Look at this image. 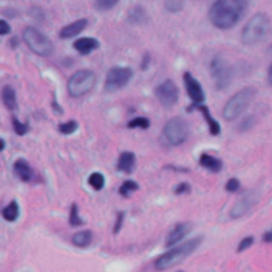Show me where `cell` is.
Instances as JSON below:
<instances>
[{
	"mask_svg": "<svg viewBox=\"0 0 272 272\" xmlns=\"http://www.w3.org/2000/svg\"><path fill=\"white\" fill-rule=\"evenodd\" d=\"M248 0H215L208 11L212 25L220 30L235 27L246 14Z\"/></svg>",
	"mask_w": 272,
	"mask_h": 272,
	"instance_id": "obj_1",
	"label": "cell"
},
{
	"mask_svg": "<svg viewBox=\"0 0 272 272\" xmlns=\"http://www.w3.org/2000/svg\"><path fill=\"white\" fill-rule=\"evenodd\" d=\"M202 241H203V237L197 236L195 238H191V239L185 241L179 247L172 248L171 250L164 253L155 260V263H154L155 269L156 270H167V269L174 267V266L181 264L184 259L188 257L192 252H195L197 249L199 248Z\"/></svg>",
	"mask_w": 272,
	"mask_h": 272,
	"instance_id": "obj_2",
	"label": "cell"
},
{
	"mask_svg": "<svg viewBox=\"0 0 272 272\" xmlns=\"http://www.w3.org/2000/svg\"><path fill=\"white\" fill-rule=\"evenodd\" d=\"M270 28L271 21L267 15L264 13L253 15L241 31V43L246 46H254L262 43L269 34Z\"/></svg>",
	"mask_w": 272,
	"mask_h": 272,
	"instance_id": "obj_3",
	"label": "cell"
},
{
	"mask_svg": "<svg viewBox=\"0 0 272 272\" xmlns=\"http://www.w3.org/2000/svg\"><path fill=\"white\" fill-rule=\"evenodd\" d=\"M255 94H256L255 88L245 87L232 96L225 103L222 111V116L225 120H234L239 116L250 105L253 98L255 97Z\"/></svg>",
	"mask_w": 272,
	"mask_h": 272,
	"instance_id": "obj_4",
	"label": "cell"
},
{
	"mask_svg": "<svg viewBox=\"0 0 272 272\" xmlns=\"http://www.w3.org/2000/svg\"><path fill=\"white\" fill-rule=\"evenodd\" d=\"M22 39L32 52L39 56L47 58L53 53L54 45L52 41L35 28H26L22 32Z\"/></svg>",
	"mask_w": 272,
	"mask_h": 272,
	"instance_id": "obj_5",
	"label": "cell"
},
{
	"mask_svg": "<svg viewBox=\"0 0 272 272\" xmlns=\"http://www.w3.org/2000/svg\"><path fill=\"white\" fill-rule=\"evenodd\" d=\"M96 84V76L92 70H78L67 83V90L71 97L79 98L92 90Z\"/></svg>",
	"mask_w": 272,
	"mask_h": 272,
	"instance_id": "obj_6",
	"label": "cell"
},
{
	"mask_svg": "<svg viewBox=\"0 0 272 272\" xmlns=\"http://www.w3.org/2000/svg\"><path fill=\"white\" fill-rule=\"evenodd\" d=\"M209 71L218 90H223L229 86L234 76L233 68L228 61L222 56L216 55L209 63Z\"/></svg>",
	"mask_w": 272,
	"mask_h": 272,
	"instance_id": "obj_7",
	"label": "cell"
},
{
	"mask_svg": "<svg viewBox=\"0 0 272 272\" xmlns=\"http://www.w3.org/2000/svg\"><path fill=\"white\" fill-rule=\"evenodd\" d=\"M163 135L171 146L182 145L188 137V124L182 118L174 117L165 124Z\"/></svg>",
	"mask_w": 272,
	"mask_h": 272,
	"instance_id": "obj_8",
	"label": "cell"
},
{
	"mask_svg": "<svg viewBox=\"0 0 272 272\" xmlns=\"http://www.w3.org/2000/svg\"><path fill=\"white\" fill-rule=\"evenodd\" d=\"M133 71L129 67H113L109 70L105 79L104 89L109 93H114L127 86L131 81Z\"/></svg>",
	"mask_w": 272,
	"mask_h": 272,
	"instance_id": "obj_9",
	"label": "cell"
},
{
	"mask_svg": "<svg viewBox=\"0 0 272 272\" xmlns=\"http://www.w3.org/2000/svg\"><path fill=\"white\" fill-rule=\"evenodd\" d=\"M155 96L164 107L171 109L178 103L180 90L172 80H166L155 88Z\"/></svg>",
	"mask_w": 272,
	"mask_h": 272,
	"instance_id": "obj_10",
	"label": "cell"
},
{
	"mask_svg": "<svg viewBox=\"0 0 272 272\" xmlns=\"http://www.w3.org/2000/svg\"><path fill=\"white\" fill-rule=\"evenodd\" d=\"M258 194L256 191H250L240 198L230 211V216L232 219H238L245 216L252 209V207L258 202Z\"/></svg>",
	"mask_w": 272,
	"mask_h": 272,
	"instance_id": "obj_11",
	"label": "cell"
},
{
	"mask_svg": "<svg viewBox=\"0 0 272 272\" xmlns=\"http://www.w3.org/2000/svg\"><path fill=\"white\" fill-rule=\"evenodd\" d=\"M183 81L185 84L187 95L191 99L192 104H201L205 100V93H204L200 82L196 78L192 77L190 72L184 73Z\"/></svg>",
	"mask_w": 272,
	"mask_h": 272,
	"instance_id": "obj_12",
	"label": "cell"
},
{
	"mask_svg": "<svg viewBox=\"0 0 272 272\" xmlns=\"http://www.w3.org/2000/svg\"><path fill=\"white\" fill-rule=\"evenodd\" d=\"M191 228L192 226L189 222L178 223L172 229V231L168 234L165 242L166 247H172L175 245V243H178L179 241L182 240L186 235H188L190 233Z\"/></svg>",
	"mask_w": 272,
	"mask_h": 272,
	"instance_id": "obj_13",
	"label": "cell"
},
{
	"mask_svg": "<svg viewBox=\"0 0 272 272\" xmlns=\"http://www.w3.org/2000/svg\"><path fill=\"white\" fill-rule=\"evenodd\" d=\"M100 43L94 37H82L79 38L73 43V48H75L79 53L82 55H87L92 53L94 50L98 49Z\"/></svg>",
	"mask_w": 272,
	"mask_h": 272,
	"instance_id": "obj_14",
	"label": "cell"
},
{
	"mask_svg": "<svg viewBox=\"0 0 272 272\" xmlns=\"http://www.w3.org/2000/svg\"><path fill=\"white\" fill-rule=\"evenodd\" d=\"M87 25H88L87 19L85 18L78 19L75 22H72V24H69L68 26L64 27L60 32V37L63 39L75 37L78 35V34H80L85 28L87 27Z\"/></svg>",
	"mask_w": 272,
	"mask_h": 272,
	"instance_id": "obj_15",
	"label": "cell"
},
{
	"mask_svg": "<svg viewBox=\"0 0 272 272\" xmlns=\"http://www.w3.org/2000/svg\"><path fill=\"white\" fill-rule=\"evenodd\" d=\"M192 109H197L198 111H200L202 113L204 119H205V121L207 122L209 133L214 136H217L220 134V132H221L220 124L218 123L217 120H215V118L211 115V113H209L207 106L201 105V104H192L188 110H192Z\"/></svg>",
	"mask_w": 272,
	"mask_h": 272,
	"instance_id": "obj_16",
	"label": "cell"
},
{
	"mask_svg": "<svg viewBox=\"0 0 272 272\" xmlns=\"http://www.w3.org/2000/svg\"><path fill=\"white\" fill-rule=\"evenodd\" d=\"M135 162H136V158L134 153L130 151H124L121 153L120 156L118 158L117 169L119 171L131 173L135 167Z\"/></svg>",
	"mask_w": 272,
	"mask_h": 272,
	"instance_id": "obj_17",
	"label": "cell"
},
{
	"mask_svg": "<svg viewBox=\"0 0 272 272\" xmlns=\"http://www.w3.org/2000/svg\"><path fill=\"white\" fill-rule=\"evenodd\" d=\"M14 170L22 182H30L33 178V170L25 160L19 158L14 163Z\"/></svg>",
	"mask_w": 272,
	"mask_h": 272,
	"instance_id": "obj_18",
	"label": "cell"
},
{
	"mask_svg": "<svg viewBox=\"0 0 272 272\" xmlns=\"http://www.w3.org/2000/svg\"><path fill=\"white\" fill-rule=\"evenodd\" d=\"M199 164L203 168H205L212 172H219L222 169V162L217 157L207 154V153H202Z\"/></svg>",
	"mask_w": 272,
	"mask_h": 272,
	"instance_id": "obj_19",
	"label": "cell"
},
{
	"mask_svg": "<svg viewBox=\"0 0 272 272\" xmlns=\"http://www.w3.org/2000/svg\"><path fill=\"white\" fill-rule=\"evenodd\" d=\"M128 20L133 25H144L148 21V14L144 8L136 5L130 9L128 13Z\"/></svg>",
	"mask_w": 272,
	"mask_h": 272,
	"instance_id": "obj_20",
	"label": "cell"
},
{
	"mask_svg": "<svg viewBox=\"0 0 272 272\" xmlns=\"http://www.w3.org/2000/svg\"><path fill=\"white\" fill-rule=\"evenodd\" d=\"M1 97H2L3 104L5 105V107H7L8 110L14 111L16 109V107H17L16 94H15V90L12 86H10V85L4 86L3 89H2Z\"/></svg>",
	"mask_w": 272,
	"mask_h": 272,
	"instance_id": "obj_21",
	"label": "cell"
},
{
	"mask_svg": "<svg viewBox=\"0 0 272 272\" xmlns=\"http://www.w3.org/2000/svg\"><path fill=\"white\" fill-rule=\"evenodd\" d=\"M93 240V233L88 230L77 232L72 236V243L79 248H85L89 246Z\"/></svg>",
	"mask_w": 272,
	"mask_h": 272,
	"instance_id": "obj_22",
	"label": "cell"
},
{
	"mask_svg": "<svg viewBox=\"0 0 272 272\" xmlns=\"http://www.w3.org/2000/svg\"><path fill=\"white\" fill-rule=\"evenodd\" d=\"M2 217L9 222L17 220L19 217V206L16 201H12L7 207L2 209Z\"/></svg>",
	"mask_w": 272,
	"mask_h": 272,
	"instance_id": "obj_23",
	"label": "cell"
},
{
	"mask_svg": "<svg viewBox=\"0 0 272 272\" xmlns=\"http://www.w3.org/2000/svg\"><path fill=\"white\" fill-rule=\"evenodd\" d=\"M88 183L95 190H101L105 184L104 175L100 172H94L89 175Z\"/></svg>",
	"mask_w": 272,
	"mask_h": 272,
	"instance_id": "obj_24",
	"label": "cell"
},
{
	"mask_svg": "<svg viewBox=\"0 0 272 272\" xmlns=\"http://www.w3.org/2000/svg\"><path fill=\"white\" fill-rule=\"evenodd\" d=\"M139 186L138 184L134 182V181H126L123 184H121V186L119 187V194H120L122 197H129L132 192L138 190Z\"/></svg>",
	"mask_w": 272,
	"mask_h": 272,
	"instance_id": "obj_25",
	"label": "cell"
},
{
	"mask_svg": "<svg viewBox=\"0 0 272 272\" xmlns=\"http://www.w3.org/2000/svg\"><path fill=\"white\" fill-rule=\"evenodd\" d=\"M149 127H150V120L146 117H136L128 123L129 129L140 128L143 130H147V129H149Z\"/></svg>",
	"mask_w": 272,
	"mask_h": 272,
	"instance_id": "obj_26",
	"label": "cell"
},
{
	"mask_svg": "<svg viewBox=\"0 0 272 272\" xmlns=\"http://www.w3.org/2000/svg\"><path fill=\"white\" fill-rule=\"evenodd\" d=\"M69 223L72 226H80L85 223V221L80 216H79V211H78V206L76 203H73L70 208Z\"/></svg>",
	"mask_w": 272,
	"mask_h": 272,
	"instance_id": "obj_27",
	"label": "cell"
},
{
	"mask_svg": "<svg viewBox=\"0 0 272 272\" xmlns=\"http://www.w3.org/2000/svg\"><path fill=\"white\" fill-rule=\"evenodd\" d=\"M79 128V124L76 120H69L65 123H61L59 126V130L62 134L65 135H70L72 133H75Z\"/></svg>",
	"mask_w": 272,
	"mask_h": 272,
	"instance_id": "obj_28",
	"label": "cell"
},
{
	"mask_svg": "<svg viewBox=\"0 0 272 272\" xmlns=\"http://www.w3.org/2000/svg\"><path fill=\"white\" fill-rule=\"evenodd\" d=\"M255 124V117L253 115H249L245 117L238 124V131L239 132H247L252 129Z\"/></svg>",
	"mask_w": 272,
	"mask_h": 272,
	"instance_id": "obj_29",
	"label": "cell"
},
{
	"mask_svg": "<svg viewBox=\"0 0 272 272\" xmlns=\"http://www.w3.org/2000/svg\"><path fill=\"white\" fill-rule=\"evenodd\" d=\"M12 123H13V128H14V131L17 135H25L28 133V131H29V124L28 123H22L20 122L18 119H17L16 117L13 118V120H12Z\"/></svg>",
	"mask_w": 272,
	"mask_h": 272,
	"instance_id": "obj_30",
	"label": "cell"
},
{
	"mask_svg": "<svg viewBox=\"0 0 272 272\" xmlns=\"http://www.w3.org/2000/svg\"><path fill=\"white\" fill-rule=\"evenodd\" d=\"M119 0H96V5L101 11H107L115 7Z\"/></svg>",
	"mask_w": 272,
	"mask_h": 272,
	"instance_id": "obj_31",
	"label": "cell"
},
{
	"mask_svg": "<svg viewBox=\"0 0 272 272\" xmlns=\"http://www.w3.org/2000/svg\"><path fill=\"white\" fill-rule=\"evenodd\" d=\"M253 242H254V238L252 236H248V237H245L243 239L239 242V245H238L237 247V252H242V251H245L247 250V249L250 248L252 245H253Z\"/></svg>",
	"mask_w": 272,
	"mask_h": 272,
	"instance_id": "obj_32",
	"label": "cell"
},
{
	"mask_svg": "<svg viewBox=\"0 0 272 272\" xmlns=\"http://www.w3.org/2000/svg\"><path fill=\"white\" fill-rule=\"evenodd\" d=\"M239 186H240L239 181H238L235 178H232L228 181V182H226L225 190L229 191V192H235V191L239 189Z\"/></svg>",
	"mask_w": 272,
	"mask_h": 272,
	"instance_id": "obj_33",
	"label": "cell"
},
{
	"mask_svg": "<svg viewBox=\"0 0 272 272\" xmlns=\"http://www.w3.org/2000/svg\"><path fill=\"white\" fill-rule=\"evenodd\" d=\"M190 191V185L186 182L180 183L177 186L174 187L173 192L175 195H184V194H188Z\"/></svg>",
	"mask_w": 272,
	"mask_h": 272,
	"instance_id": "obj_34",
	"label": "cell"
},
{
	"mask_svg": "<svg viewBox=\"0 0 272 272\" xmlns=\"http://www.w3.org/2000/svg\"><path fill=\"white\" fill-rule=\"evenodd\" d=\"M123 218H124V214L122 212H120L117 215L116 222H115V225H114V231H113V232H114V234L119 233V231L121 230L122 225H123Z\"/></svg>",
	"mask_w": 272,
	"mask_h": 272,
	"instance_id": "obj_35",
	"label": "cell"
},
{
	"mask_svg": "<svg viewBox=\"0 0 272 272\" xmlns=\"http://www.w3.org/2000/svg\"><path fill=\"white\" fill-rule=\"evenodd\" d=\"M11 32V26L5 20L0 19V35H5Z\"/></svg>",
	"mask_w": 272,
	"mask_h": 272,
	"instance_id": "obj_36",
	"label": "cell"
},
{
	"mask_svg": "<svg viewBox=\"0 0 272 272\" xmlns=\"http://www.w3.org/2000/svg\"><path fill=\"white\" fill-rule=\"evenodd\" d=\"M149 64H150V54H149V53H146V54L144 55L143 60H141V64H140L141 69L146 70L147 68L149 67Z\"/></svg>",
	"mask_w": 272,
	"mask_h": 272,
	"instance_id": "obj_37",
	"label": "cell"
},
{
	"mask_svg": "<svg viewBox=\"0 0 272 272\" xmlns=\"http://www.w3.org/2000/svg\"><path fill=\"white\" fill-rule=\"evenodd\" d=\"M167 168L172 169L173 171H179V172H188V169L186 168H180V167H174V166H167Z\"/></svg>",
	"mask_w": 272,
	"mask_h": 272,
	"instance_id": "obj_38",
	"label": "cell"
},
{
	"mask_svg": "<svg viewBox=\"0 0 272 272\" xmlns=\"http://www.w3.org/2000/svg\"><path fill=\"white\" fill-rule=\"evenodd\" d=\"M264 240L266 242H272V233H271V232H267V233L264 235Z\"/></svg>",
	"mask_w": 272,
	"mask_h": 272,
	"instance_id": "obj_39",
	"label": "cell"
},
{
	"mask_svg": "<svg viewBox=\"0 0 272 272\" xmlns=\"http://www.w3.org/2000/svg\"><path fill=\"white\" fill-rule=\"evenodd\" d=\"M268 82L270 83V85H272V63L268 69Z\"/></svg>",
	"mask_w": 272,
	"mask_h": 272,
	"instance_id": "obj_40",
	"label": "cell"
},
{
	"mask_svg": "<svg viewBox=\"0 0 272 272\" xmlns=\"http://www.w3.org/2000/svg\"><path fill=\"white\" fill-rule=\"evenodd\" d=\"M4 147H5L4 140H3L2 138H0V152H1V151L4 149Z\"/></svg>",
	"mask_w": 272,
	"mask_h": 272,
	"instance_id": "obj_41",
	"label": "cell"
},
{
	"mask_svg": "<svg viewBox=\"0 0 272 272\" xmlns=\"http://www.w3.org/2000/svg\"><path fill=\"white\" fill-rule=\"evenodd\" d=\"M268 52H270V53H272V45H271V46L269 47V49H268Z\"/></svg>",
	"mask_w": 272,
	"mask_h": 272,
	"instance_id": "obj_42",
	"label": "cell"
},
{
	"mask_svg": "<svg viewBox=\"0 0 272 272\" xmlns=\"http://www.w3.org/2000/svg\"><path fill=\"white\" fill-rule=\"evenodd\" d=\"M182 1H184V2L186 3V1H187V0H182Z\"/></svg>",
	"mask_w": 272,
	"mask_h": 272,
	"instance_id": "obj_43",
	"label": "cell"
}]
</instances>
